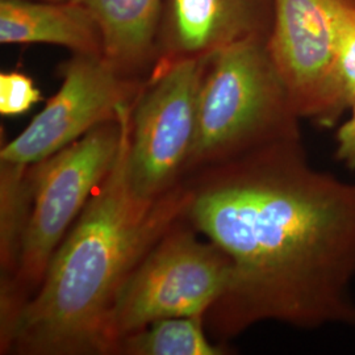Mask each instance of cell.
Here are the masks:
<instances>
[{
    "instance_id": "6da1fadb",
    "label": "cell",
    "mask_w": 355,
    "mask_h": 355,
    "mask_svg": "<svg viewBox=\"0 0 355 355\" xmlns=\"http://www.w3.org/2000/svg\"><path fill=\"white\" fill-rule=\"evenodd\" d=\"M183 218L228 255L230 283L205 316L220 340L258 322L355 327V183L315 168L303 139L184 178Z\"/></svg>"
},
{
    "instance_id": "7a4b0ae2",
    "label": "cell",
    "mask_w": 355,
    "mask_h": 355,
    "mask_svg": "<svg viewBox=\"0 0 355 355\" xmlns=\"http://www.w3.org/2000/svg\"><path fill=\"white\" fill-rule=\"evenodd\" d=\"M130 114L112 170L53 254L37 291L0 330L1 354L110 355L121 288L187 203L184 180L159 199H142L129 186Z\"/></svg>"
},
{
    "instance_id": "3957f363",
    "label": "cell",
    "mask_w": 355,
    "mask_h": 355,
    "mask_svg": "<svg viewBox=\"0 0 355 355\" xmlns=\"http://www.w3.org/2000/svg\"><path fill=\"white\" fill-rule=\"evenodd\" d=\"M300 120L266 38L216 51L205 60L184 178L270 145L303 139Z\"/></svg>"
},
{
    "instance_id": "277c9868",
    "label": "cell",
    "mask_w": 355,
    "mask_h": 355,
    "mask_svg": "<svg viewBox=\"0 0 355 355\" xmlns=\"http://www.w3.org/2000/svg\"><path fill=\"white\" fill-rule=\"evenodd\" d=\"M132 108L29 167L32 205L17 271L0 288V330L37 291L53 254L112 170Z\"/></svg>"
},
{
    "instance_id": "5b68a950",
    "label": "cell",
    "mask_w": 355,
    "mask_h": 355,
    "mask_svg": "<svg viewBox=\"0 0 355 355\" xmlns=\"http://www.w3.org/2000/svg\"><path fill=\"white\" fill-rule=\"evenodd\" d=\"M228 255L204 242L183 216L142 258L116 300L110 321V355L132 331L162 318H205L225 293Z\"/></svg>"
},
{
    "instance_id": "8992f818",
    "label": "cell",
    "mask_w": 355,
    "mask_h": 355,
    "mask_svg": "<svg viewBox=\"0 0 355 355\" xmlns=\"http://www.w3.org/2000/svg\"><path fill=\"white\" fill-rule=\"evenodd\" d=\"M205 60L155 66L133 104L127 177L142 199H159L184 180Z\"/></svg>"
},
{
    "instance_id": "52a82bcc",
    "label": "cell",
    "mask_w": 355,
    "mask_h": 355,
    "mask_svg": "<svg viewBox=\"0 0 355 355\" xmlns=\"http://www.w3.org/2000/svg\"><path fill=\"white\" fill-rule=\"evenodd\" d=\"M62 85L29 125L0 150V162L32 166L119 120L136 102L145 80L123 76L102 54L71 55L61 69Z\"/></svg>"
},
{
    "instance_id": "ba28073f",
    "label": "cell",
    "mask_w": 355,
    "mask_h": 355,
    "mask_svg": "<svg viewBox=\"0 0 355 355\" xmlns=\"http://www.w3.org/2000/svg\"><path fill=\"white\" fill-rule=\"evenodd\" d=\"M352 0H275L267 49L296 112L318 124L324 112L343 12Z\"/></svg>"
},
{
    "instance_id": "9c48e42d",
    "label": "cell",
    "mask_w": 355,
    "mask_h": 355,
    "mask_svg": "<svg viewBox=\"0 0 355 355\" xmlns=\"http://www.w3.org/2000/svg\"><path fill=\"white\" fill-rule=\"evenodd\" d=\"M274 16L275 0H165L154 67L207 58L246 40H267Z\"/></svg>"
},
{
    "instance_id": "30bf717a",
    "label": "cell",
    "mask_w": 355,
    "mask_h": 355,
    "mask_svg": "<svg viewBox=\"0 0 355 355\" xmlns=\"http://www.w3.org/2000/svg\"><path fill=\"white\" fill-rule=\"evenodd\" d=\"M102 36L103 57L123 76L146 80L158 58L165 0H79Z\"/></svg>"
},
{
    "instance_id": "8fae6325",
    "label": "cell",
    "mask_w": 355,
    "mask_h": 355,
    "mask_svg": "<svg viewBox=\"0 0 355 355\" xmlns=\"http://www.w3.org/2000/svg\"><path fill=\"white\" fill-rule=\"evenodd\" d=\"M0 42L46 44L73 54L103 55L99 26L80 1L0 0Z\"/></svg>"
},
{
    "instance_id": "7c38bea8",
    "label": "cell",
    "mask_w": 355,
    "mask_h": 355,
    "mask_svg": "<svg viewBox=\"0 0 355 355\" xmlns=\"http://www.w3.org/2000/svg\"><path fill=\"white\" fill-rule=\"evenodd\" d=\"M205 327V318H162L120 338L112 355L225 354L223 345L208 340Z\"/></svg>"
},
{
    "instance_id": "4fadbf2b",
    "label": "cell",
    "mask_w": 355,
    "mask_h": 355,
    "mask_svg": "<svg viewBox=\"0 0 355 355\" xmlns=\"http://www.w3.org/2000/svg\"><path fill=\"white\" fill-rule=\"evenodd\" d=\"M29 167L0 162V286L11 282L19 267L32 205Z\"/></svg>"
},
{
    "instance_id": "5bb4252c",
    "label": "cell",
    "mask_w": 355,
    "mask_h": 355,
    "mask_svg": "<svg viewBox=\"0 0 355 355\" xmlns=\"http://www.w3.org/2000/svg\"><path fill=\"white\" fill-rule=\"evenodd\" d=\"M355 101V0L343 12L329 89L318 127H336Z\"/></svg>"
},
{
    "instance_id": "9a60e30c",
    "label": "cell",
    "mask_w": 355,
    "mask_h": 355,
    "mask_svg": "<svg viewBox=\"0 0 355 355\" xmlns=\"http://www.w3.org/2000/svg\"><path fill=\"white\" fill-rule=\"evenodd\" d=\"M42 101V94L33 79L20 71L0 74V114L15 117L28 112Z\"/></svg>"
},
{
    "instance_id": "2e32d148",
    "label": "cell",
    "mask_w": 355,
    "mask_h": 355,
    "mask_svg": "<svg viewBox=\"0 0 355 355\" xmlns=\"http://www.w3.org/2000/svg\"><path fill=\"white\" fill-rule=\"evenodd\" d=\"M350 117L336 132L334 158L349 170H355V101L352 104Z\"/></svg>"
},
{
    "instance_id": "e0dca14e",
    "label": "cell",
    "mask_w": 355,
    "mask_h": 355,
    "mask_svg": "<svg viewBox=\"0 0 355 355\" xmlns=\"http://www.w3.org/2000/svg\"><path fill=\"white\" fill-rule=\"evenodd\" d=\"M23 1H46V3H64V1H79V0H23Z\"/></svg>"
}]
</instances>
